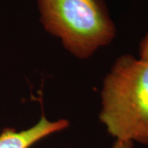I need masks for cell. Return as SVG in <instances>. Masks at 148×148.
Masks as SVG:
<instances>
[{
    "label": "cell",
    "instance_id": "1",
    "mask_svg": "<svg viewBox=\"0 0 148 148\" xmlns=\"http://www.w3.org/2000/svg\"><path fill=\"white\" fill-rule=\"evenodd\" d=\"M100 121L115 140L148 146V59L117 58L101 92Z\"/></svg>",
    "mask_w": 148,
    "mask_h": 148
},
{
    "label": "cell",
    "instance_id": "4",
    "mask_svg": "<svg viewBox=\"0 0 148 148\" xmlns=\"http://www.w3.org/2000/svg\"><path fill=\"white\" fill-rule=\"evenodd\" d=\"M139 58L148 59V32L139 45Z\"/></svg>",
    "mask_w": 148,
    "mask_h": 148
},
{
    "label": "cell",
    "instance_id": "2",
    "mask_svg": "<svg viewBox=\"0 0 148 148\" xmlns=\"http://www.w3.org/2000/svg\"><path fill=\"white\" fill-rule=\"evenodd\" d=\"M38 8L45 31L80 59L91 57L116 36L105 0H38Z\"/></svg>",
    "mask_w": 148,
    "mask_h": 148
},
{
    "label": "cell",
    "instance_id": "3",
    "mask_svg": "<svg viewBox=\"0 0 148 148\" xmlns=\"http://www.w3.org/2000/svg\"><path fill=\"white\" fill-rule=\"evenodd\" d=\"M69 126L67 119L50 121L43 114L35 125L25 130L17 131L13 127H5L0 133V148H31L40 140L62 132Z\"/></svg>",
    "mask_w": 148,
    "mask_h": 148
},
{
    "label": "cell",
    "instance_id": "5",
    "mask_svg": "<svg viewBox=\"0 0 148 148\" xmlns=\"http://www.w3.org/2000/svg\"><path fill=\"white\" fill-rule=\"evenodd\" d=\"M111 148H133V143L120 140H115Z\"/></svg>",
    "mask_w": 148,
    "mask_h": 148
}]
</instances>
